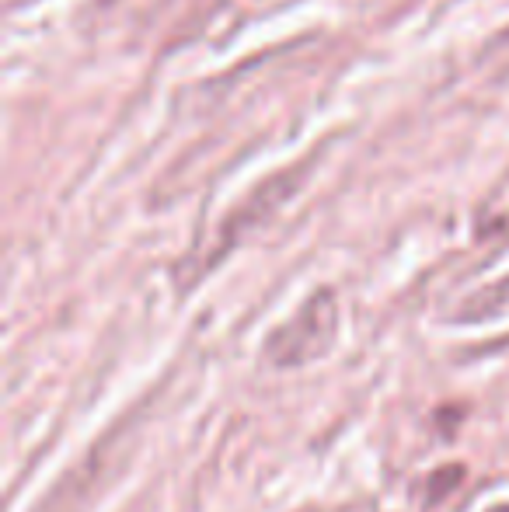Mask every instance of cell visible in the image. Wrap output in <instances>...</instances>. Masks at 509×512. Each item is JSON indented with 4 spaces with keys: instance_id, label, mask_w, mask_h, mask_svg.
<instances>
[{
    "instance_id": "obj_1",
    "label": "cell",
    "mask_w": 509,
    "mask_h": 512,
    "mask_svg": "<svg viewBox=\"0 0 509 512\" xmlns=\"http://www.w3.org/2000/svg\"><path fill=\"white\" fill-rule=\"evenodd\" d=\"M339 331V304L332 290H318L300 304L297 314L265 338V363L276 370H297L314 359L328 356Z\"/></svg>"
},
{
    "instance_id": "obj_2",
    "label": "cell",
    "mask_w": 509,
    "mask_h": 512,
    "mask_svg": "<svg viewBox=\"0 0 509 512\" xmlns=\"http://www.w3.org/2000/svg\"><path fill=\"white\" fill-rule=\"evenodd\" d=\"M304 171H307V164H293V168H286V171H279V175L265 178L258 189H252V196L241 199V203L234 206L231 213H227L224 227H220V234H217V244H213L210 255L203 258V269L196 272V279L203 276V272H210L217 262H224V258L231 255V251L238 248V244L245 241L252 230L262 227V223L269 220L276 209H283L286 199H290L293 192L300 189V178H304Z\"/></svg>"
},
{
    "instance_id": "obj_3",
    "label": "cell",
    "mask_w": 509,
    "mask_h": 512,
    "mask_svg": "<svg viewBox=\"0 0 509 512\" xmlns=\"http://www.w3.org/2000/svg\"><path fill=\"white\" fill-rule=\"evenodd\" d=\"M503 314H509V276L482 286L478 293H471V297L461 304V310H457V321L482 324V321H492V317H503Z\"/></svg>"
},
{
    "instance_id": "obj_4",
    "label": "cell",
    "mask_w": 509,
    "mask_h": 512,
    "mask_svg": "<svg viewBox=\"0 0 509 512\" xmlns=\"http://www.w3.org/2000/svg\"><path fill=\"white\" fill-rule=\"evenodd\" d=\"M461 478H464L461 464H450V467L433 471L426 481H422V506H436V502H443L457 485H461Z\"/></svg>"
},
{
    "instance_id": "obj_5",
    "label": "cell",
    "mask_w": 509,
    "mask_h": 512,
    "mask_svg": "<svg viewBox=\"0 0 509 512\" xmlns=\"http://www.w3.org/2000/svg\"><path fill=\"white\" fill-rule=\"evenodd\" d=\"M492 512H509V506H496V509H492Z\"/></svg>"
}]
</instances>
